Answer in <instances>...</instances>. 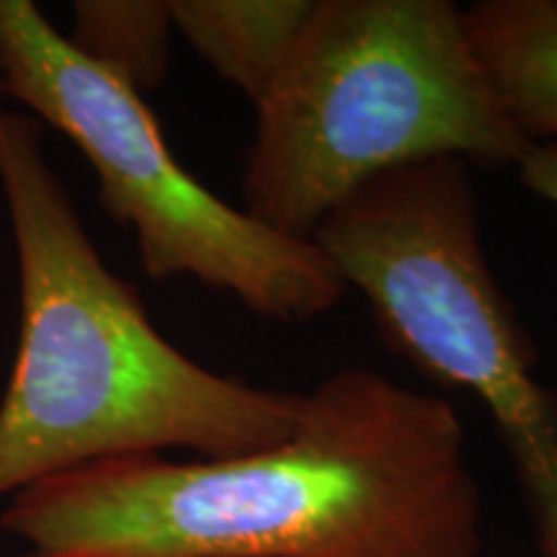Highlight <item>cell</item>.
I'll list each match as a JSON object with an SVG mask.
<instances>
[{
  "label": "cell",
  "instance_id": "5",
  "mask_svg": "<svg viewBox=\"0 0 557 557\" xmlns=\"http://www.w3.org/2000/svg\"><path fill=\"white\" fill-rule=\"evenodd\" d=\"M310 240L357 287L395 351L491 410L511 459L557 438V398L487 267L470 163L431 158L367 181Z\"/></svg>",
  "mask_w": 557,
  "mask_h": 557
},
{
  "label": "cell",
  "instance_id": "2",
  "mask_svg": "<svg viewBox=\"0 0 557 557\" xmlns=\"http://www.w3.org/2000/svg\"><path fill=\"white\" fill-rule=\"evenodd\" d=\"M0 191L18 267V344L0 398V498L109 459L189 449L235 457L282 442L299 395L178 351L116 276L50 165L41 124L0 109Z\"/></svg>",
  "mask_w": 557,
  "mask_h": 557
},
{
  "label": "cell",
  "instance_id": "4",
  "mask_svg": "<svg viewBox=\"0 0 557 557\" xmlns=\"http://www.w3.org/2000/svg\"><path fill=\"white\" fill-rule=\"evenodd\" d=\"M9 99L78 145L109 218L156 282L189 276L282 323L325 315L346 284L312 240L276 233L178 163L143 96L70 45L32 0H0Z\"/></svg>",
  "mask_w": 557,
  "mask_h": 557
},
{
  "label": "cell",
  "instance_id": "3",
  "mask_svg": "<svg viewBox=\"0 0 557 557\" xmlns=\"http://www.w3.org/2000/svg\"><path fill=\"white\" fill-rule=\"evenodd\" d=\"M253 107L246 212L297 240L400 165H517L532 145L449 0H315L287 65Z\"/></svg>",
  "mask_w": 557,
  "mask_h": 557
},
{
  "label": "cell",
  "instance_id": "8",
  "mask_svg": "<svg viewBox=\"0 0 557 557\" xmlns=\"http://www.w3.org/2000/svg\"><path fill=\"white\" fill-rule=\"evenodd\" d=\"M171 3L160 0H78L70 45L124 86L158 88L171 65Z\"/></svg>",
  "mask_w": 557,
  "mask_h": 557
},
{
  "label": "cell",
  "instance_id": "11",
  "mask_svg": "<svg viewBox=\"0 0 557 557\" xmlns=\"http://www.w3.org/2000/svg\"><path fill=\"white\" fill-rule=\"evenodd\" d=\"M5 99H9V75H5V62L3 54H0V109H3Z\"/></svg>",
  "mask_w": 557,
  "mask_h": 557
},
{
  "label": "cell",
  "instance_id": "1",
  "mask_svg": "<svg viewBox=\"0 0 557 557\" xmlns=\"http://www.w3.org/2000/svg\"><path fill=\"white\" fill-rule=\"evenodd\" d=\"M0 527L26 557H480L483 496L447 400L344 369L271 447L86 465L11 496Z\"/></svg>",
  "mask_w": 557,
  "mask_h": 557
},
{
  "label": "cell",
  "instance_id": "7",
  "mask_svg": "<svg viewBox=\"0 0 557 557\" xmlns=\"http://www.w3.org/2000/svg\"><path fill=\"white\" fill-rule=\"evenodd\" d=\"M176 32L222 81L259 103L287 65L315 0H169Z\"/></svg>",
  "mask_w": 557,
  "mask_h": 557
},
{
  "label": "cell",
  "instance_id": "10",
  "mask_svg": "<svg viewBox=\"0 0 557 557\" xmlns=\"http://www.w3.org/2000/svg\"><path fill=\"white\" fill-rule=\"evenodd\" d=\"M517 169L519 181L529 191L557 207V139L529 145Z\"/></svg>",
  "mask_w": 557,
  "mask_h": 557
},
{
  "label": "cell",
  "instance_id": "6",
  "mask_svg": "<svg viewBox=\"0 0 557 557\" xmlns=\"http://www.w3.org/2000/svg\"><path fill=\"white\" fill-rule=\"evenodd\" d=\"M465 18L521 135L557 139V0H483L465 9Z\"/></svg>",
  "mask_w": 557,
  "mask_h": 557
},
{
  "label": "cell",
  "instance_id": "9",
  "mask_svg": "<svg viewBox=\"0 0 557 557\" xmlns=\"http://www.w3.org/2000/svg\"><path fill=\"white\" fill-rule=\"evenodd\" d=\"M534 532L545 557H557V438L532 455L513 459Z\"/></svg>",
  "mask_w": 557,
  "mask_h": 557
}]
</instances>
